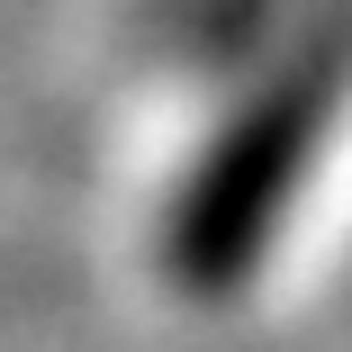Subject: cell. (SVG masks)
<instances>
[{
	"instance_id": "6da1fadb",
	"label": "cell",
	"mask_w": 352,
	"mask_h": 352,
	"mask_svg": "<svg viewBox=\"0 0 352 352\" xmlns=\"http://www.w3.org/2000/svg\"><path fill=\"white\" fill-rule=\"evenodd\" d=\"M343 82H352V0H298V19L271 36L235 118L208 135V154L190 163L181 199H172L163 262L190 298H226L253 280V262L271 253V235L334 126Z\"/></svg>"
},
{
	"instance_id": "7a4b0ae2",
	"label": "cell",
	"mask_w": 352,
	"mask_h": 352,
	"mask_svg": "<svg viewBox=\"0 0 352 352\" xmlns=\"http://www.w3.org/2000/svg\"><path fill=\"white\" fill-rule=\"evenodd\" d=\"M262 10H280V0H262Z\"/></svg>"
}]
</instances>
